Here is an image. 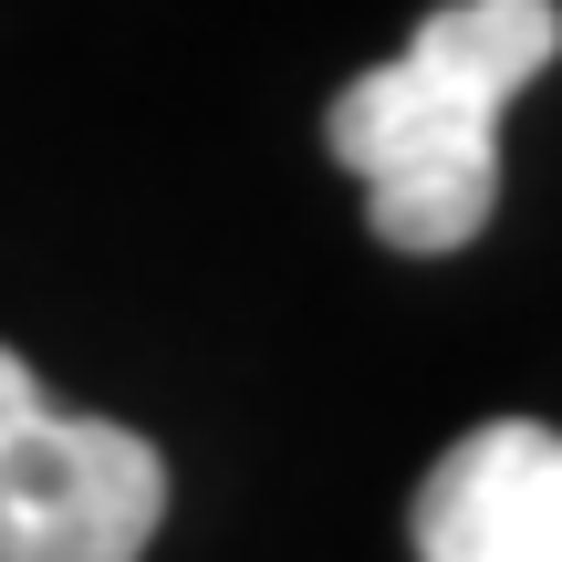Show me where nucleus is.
<instances>
[{"label":"nucleus","instance_id":"3","mask_svg":"<svg viewBox=\"0 0 562 562\" xmlns=\"http://www.w3.org/2000/svg\"><path fill=\"white\" fill-rule=\"evenodd\" d=\"M417 562H562V438L542 417H490L406 501Z\"/></svg>","mask_w":562,"mask_h":562},{"label":"nucleus","instance_id":"1","mask_svg":"<svg viewBox=\"0 0 562 562\" xmlns=\"http://www.w3.org/2000/svg\"><path fill=\"white\" fill-rule=\"evenodd\" d=\"M562 53V0H448L323 104V146L364 178V220L406 261H448L501 209V115Z\"/></svg>","mask_w":562,"mask_h":562},{"label":"nucleus","instance_id":"2","mask_svg":"<svg viewBox=\"0 0 562 562\" xmlns=\"http://www.w3.org/2000/svg\"><path fill=\"white\" fill-rule=\"evenodd\" d=\"M167 521V459L115 417H74L0 344V562H136Z\"/></svg>","mask_w":562,"mask_h":562}]
</instances>
